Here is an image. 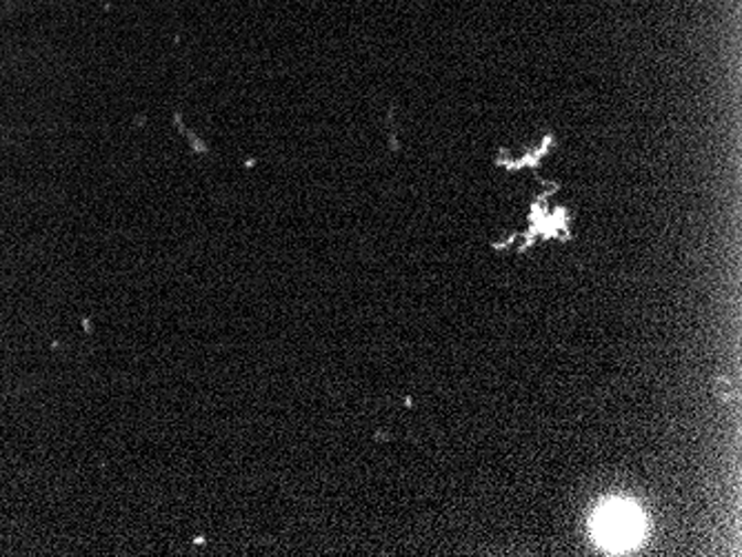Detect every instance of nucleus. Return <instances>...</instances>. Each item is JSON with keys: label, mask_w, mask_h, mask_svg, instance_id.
I'll return each instance as SVG.
<instances>
[{"label": "nucleus", "mask_w": 742, "mask_h": 557, "mask_svg": "<svg viewBox=\"0 0 742 557\" xmlns=\"http://www.w3.org/2000/svg\"><path fill=\"white\" fill-rule=\"evenodd\" d=\"M591 531L596 542L607 550H627L641 542L643 513L636 504L625 500H610L593 513Z\"/></svg>", "instance_id": "1"}]
</instances>
